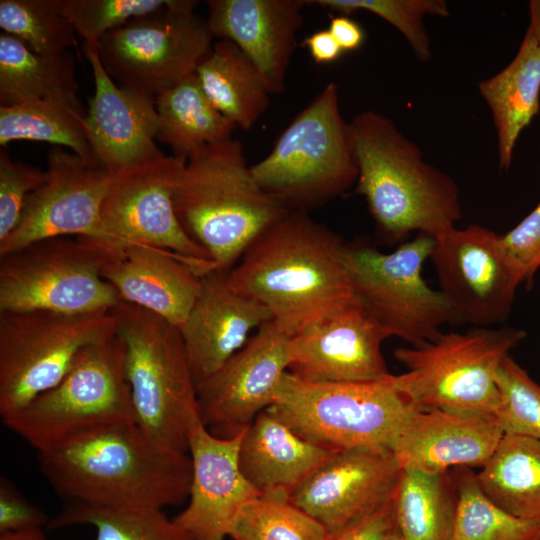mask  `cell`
I'll return each instance as SVG.
<instances>
[{
	"mask_svg": "<svg viewBox=\"0 0 540 540\" xmlns=\"http://www.w3.org/2000/svg\"><path fill=\"white\" fill-rule=\"evenodd\" d=\"M0 540H47L43 528L0 533Z\"/></svg>",
	"mask_w": 540,
	"mask_h": 540,
	"instance_id": "7dc6e473",
	"label": "cell"
},
{
	"mask_svg": "<svg viewBox=\"0 0 540 540\" xmlns=\"http://www.w3.org/2000/svg\"><path fill=\"white\" fill-rule=\"evenodd\" d=\"M251 172L289 211L308 212L356 183L358 171L336 83H328L292 119Z\"/></svg>",
	"mask_w": 540,
	"mask_h": 540,
	"instance_id": "ba28073f",
	"label": "cell"
},
{
	"mask_svg": "<svg viewBox=\"0 0 540 540\" xmlns=\"http://www.w3.org/2000/svg\"><path fill=\"white\" fill-rule=\"evenodd\" d=\"M386 335L357 305L291 337L288 371L311 382H369L387 377Z\"/></svg>",
	"mask_w": 540,
	"mask_h": 540,
	"instance_id": "44dd1931",
	"label": "cell"
},
{
	"mask_svg": "<svg viewBox=\"0 0 540 540\" xmlns=\"http://www.w3.org/2000/svg\"><path fill=\"white\" fill-rule=\"evenodd\" d=\"M195 75L212 105L237 128L251 129L270 103V91L250 59L229 40L213 44Z\"/></svg>",
	"mask_w": 540,
	"mask_h": 540,
	"instance_id": "f1b7e54d",
	"label": "cell"
},
{
	"mask_svg": "<svg viewBox=\"0 0 540 540\" xmlns=\"http://www.w3.org/2000/svg\"><path fill=\"white\" fill-rule=\"evenodd\" d=\"M112 245L94 238L62 236L1 255L0 311H110L121 301L101 275Z\"/></svg>",
	"mask_w": 540,
	"mask_h": 540,
	"instance_id": "30bf717a",
	"label": "cell"
},
{
	"mask_svg": "<svg viewBox=\"0 0 540 540\" xmlns=\"http://www.w3.org/2000/svg\"><path fill=\"white\" fill-rule=\"evenodd\" d=\"M483 493L507 513L540 524V442L504 433L476 473Z\"/></svg>",
	"mask_w": 540,
	"mask_h": 540,
	"instance_id": "f546056e",
	"label": "cell"
},
{
	"mask_svg": "<svg viewBox=\"0 0 540 540\" xmlns=\"http://www.w3.org/2000/svg\"><path fill=\"white\" fill-rule=\"evenodd\" d=\"M305 5L304 0H209L206 21L214 37L233 42L250 59L271 94H280Z\"/></svg>",
	"mask_w": 540,
	"mask_h": 540,
	"instance_id": "603a6c76",
	"label": "cell"
},
{
	"mask_svg": "<svg viewBox=\"0 0 540 540\" xmlns=\"http://www.w3.org/2000/svg\"><path fill=\"white\" fill-rule=\"evenodd\" d=\"M244 431L231 438H220L207 429L199 416L190 426L189 503L173 519L193 540H224L240 509L261 495L240 468L239 449Z\"/></svg>",
	"mask_w": 540,
	"mask_h": 540,
	"instance_id": "d6986e66",
	"label": "cell"
},
{
	"mask_svg": "<svg viewBox=\"0 0 540 540\" xmlns=\"http://www.w3.org/2000/svg\"><path fill=\"white\" fill-rule=\"evenodd\" d=\"M503 435L495 415L419 410L400 434L392 453L401 470L445 473L452 467L482 468Z\"/></svg>",
	"mask_w": 540,
	"mask_h": 540,
	"instance_id": "d4e9b609",
	"label": "cell"
},
{
	"mask_svg": "<svg viewBox=\"0 0 540 540\" xmlns=\"http://www.w3.org/2000/svg\"><path fill=\"white\" fill-rule=\"evenodd\" d=\"M539 154H540V143H539Z\"/></svg>",
	"mask_w": 540,
	"mask_h": 540,
	"instance_id": "f907efd6",
	"label": "cell"
},
{
	"mask_svg": "<svg viewBox=\"0 0 540 540\" xmlns=\"http://www.w3.org/2000/svg\"><path fill=\"white\" fill-rule=\"evenodd\" d=\"M48 178L47 170L13 160L0 151V242L16 228L28 197Z\"/></svg>",
	"mask_w": 540,
	"mask_h": 540,
	"instance_id": "60d3db41",
	"label": "cell"
},
{
	"mask_svg": "<svg viewBox=\"0 0 540 540\" xmlns=\"http://www.w3.org/2000/svg\"><path fill=\"white\" fill-rule=\"evenodd\" d=\"M389 540H405L397 530Z\"/></svg>",
	"mask_w": 540,
	"mask_h": 540,
	"instance_id": "681fc988",
	"label": "cell"
},
{
	"mask_svg": "<svg viewBox=\"0 0 540 540\" xmlns=\"http://www.w3.org/2000/svg\"><path fill=\"white\" fill-rule=\"evenodd\" d=\"M173 205L188 236L228 273L265 229L289 212L256 182L242 144L233 138L207 145L181 166Z\"/></svg>",
	"mask_w": 540,
	"mask_h": 540,
	"instance_id": "277c9868",
	"label": "cell"
},
{
	"mask_svg": "<svg viewBox=\"0 0 540 540\" xmlns=\"http://www.w3.org/2000/svg\"><path fill=\"white\" fill-rule=\"evenodd\" d=\"M184 162L162 155L113 174L101 207L102 226L112 243L156 247L213 265L174 209V182Z\"/></svg>",
	"mask_w": 540,
	"mask_h": 540,
	"instance_id": "9a60e30c",
	"label": "cell"
},
{
	"mask_svg": "<svg viewBox=\"0 0 540 540\" xmlns=\"http://www.w3.org/2000/svg\"><path fill=\"white\" fill-rule=\"evenodd\" d=\"M117 332L113 312L0 311V415L54 387L79 352Z\"/></svg>",
	"mask_w": 540,
	"mask_h": 540,
	"instance_id": "7c38bea8",
	"label": "cell"
},
{
	"mask_svg": "<svg viewBox=\"0 0 540 540\" xmlns=\"http://www.w3.org/2000/svg\"><path fill=\"white\" fill-rule=\"evenodd\" d=\"M213 265L146 245H112L101 275L122 301L182 328Z\"/></svg>",
	"mask_w": 540,
	"mask_h": 540,
	"instance_id": "7402d4cb",
	"label": "cell"
},
{
	"mask_svg": "<svg viewBox=\"0 0 540 540\" xmlns=\"http://www.w3.org/2000/svg\"><path fill=\"white\" fill-rule=\"evenodd\" d=\"M291 337L271 320L218 371L196 387L199 417L220 438L244 431L274 402L288 371Z\"/></svg>",
	"mask_w": 540,
	"mask_h": 540,
	"instance_id": "e0dca14e",
	"label": "cell"
},
{
	"mask_svg": "<svg viewBox=\"0 0 540 540\" xmlns=\"http://www.w3.org/2000/svg\"><path fill=\"white\" fill-rule=\"evenodd\" d=\"M97 47L84 45L95 86L85 128L96 163L114 174L164 154L155 143L159 128L155 97L116 84Z\"/></svg>",
	"mask_w": 540,
	"mask_h": 540,
	"instance_id": "ffe728a7",
	"label": "cell"
},
{
	"mask_svg": "<svg viewBox=\"0 0 540 540\" xmlns=\"http://www.w3.org/2000/svg\"><path fill=\"white\" fill-rule=\"evenodd\" d=\"M195 0H172L156 13L108 32L98 43L100 61L118 85L153 97L196 72L214 36L195 15Z\"/></svg>",
	"mask_w": 540,
	"mask_h": 540,
	"instance_id": "4fadbf2b",
	"label": "cell"
},
{
	"mask_svg": "<svg viewBox=\"0 0 540 540\" xmlns=\"http://www.w3.org/2000/svg\"><path fill=\"white\" fill-rule=\"evenodd\" d=\"M90 525L95 540H193L162 509H118L69 502L47 527Z\"/></svg>",
	"mask_w": 540,
	"mask_h": 540,
	"instance_id": "836d02e7",
	"label": "cell"
},
{
	"mask_svg": "<svg viewBox=\"0 0 540 540\" xmlns=\"http://www.w3.org/2000/svg\"><path fill=\"white\" fill-rule=\"evenodd\" d=\"M394 501L398 531L405 540H450L457 490L447 472L401 470Z\"/></svg>",
	"mask_w": 540,
	"mask_h": 540,
	"instance_id": "1f68e13d",
	"label": "cell"
},
{
	"mask_svg": "<svg viewBox=\"0 0 540 540\" xmlns=\"http://www.w3.org/2000/svg\"><path fill=\"white\" fill-rule=\"evenodd\" d=\"M271 319L266 307L230 286L227 273L204 274L199 294L180 329L196 387L247 343L254 328Z\"/></svg>",
	"mask_w": 540,
	"mask_h": 540,
	"instance_id": "cb8c5ba5",
	"label": "cell"
},
{
	"mask_svg": "<svg viewBox=\"0 0 540 540\" xmlns=\"http://www.w3.org/2000/svg\"><path fill=\"white\" fill-rule=\"evenodd\" d=\"M78 89L70 52L38 53L12 35H0V106L50 100L83 110Z\"/></svg>",
	"mask_w": 540,
	"mask_h": 540,
	"instance_id": "83f0119b",
	"label": "cell"
},
{
	"mask_svg": "<svg viewBox=\"0 0 540 540\" xmlns=\"http://www.w3.org/2000/svg\"><path fill=\"white\" fill-rule=\"evenodd\" d=\"M328 30L343 52L359 49L365 40V32L361 25L348 15L340 14L331 17Z\"/></svg>",
	"mask_w": 540,
	"mask_h": 540,
	"instance_id": "f6af8a7d",
	"label": "cell"
},
{
	"mask_svg": "<svg viewBox=\"0 0 540 540\" xmlns=\"http://www.w3.org/2000/svg\"><path fill=\"white\" fill-rule=\"evenodd\" d=\"M457 511L450 540H540V524L517 518L495 505L470 468L453 479Z\"/></svg>",
	"mask_w": 540,
	"mask_h": 540,
	"instance_id": "e575fe53",
	"label": "cell"
},
{
	"mask_svg": "<svg viewBox=\"0 0 540 540\" xmlns=\"http://www.w3.org/2000/svg\"><path fill=\"white\" fill-rule=\"evenodd\" d=\"M172 0H56L84 45L98 46L108 32L167 8Z\"/></svg>",
	"mask_w": 540,
	"mask_h": 540,
	"instance_id": "ab89813d",
	"label": "cell"
},
{
	"mask_svg": "<svg viewBox=\"0 0 540 540\" xmlns=\"http://www.w3.org/2000/svg\"><path fill=\"white\" fill-rule=\"evenodd\" d=\"M47 160L48 178L28 197L18 225L0 242V256L53 237L112 243L102 226L101 207L113 174L58 146L48 151Z\"/></svg>",
	"mask_w": 540,
	"mask_h": 540,
	"instance_id": "2e32d148",
	"label": "cell"
},
{
	"mask_svg": "<svg viewBox=\"0 0 540 540\" xmlns=\"http://www.w3.org/2000/svg\"><path fill=\"white\" fill-rule=\"evenodd\" d=\"M430 258L440 291L458 320L476 327L505 321L524 279L500 235L479 225L454 227L435 238Z\"/></svg>",
	"mask_w": 540,
	"mask_h": 540,
	"instance_id": "5bb4252c",
	"label": "cell"
},
{
	"mask_svg": "<svg viewBox=\"0 0 540 540\" xmlns=\"http://www.w3.org/2000/svg\"><path fill=\"white\" fill-rule=\"evenodd\" d=\"M52 488L69 502L118 509H162L188 496V453L168 450L137 423L108 426L38 453Z\"/></svg>",
	"mask_w": 540,
	"mask_h": 540,
	"instance_id": "7a4b0ae2",
	"label": "cell"
},
{
	"mask_svg": "<svg viewBox=\"0 0 540 540\" xmlns=\"http://www.w3.org/2000/svg\"><path fill=\"white\" fill-rule=\"evenodd\" d=\"M400 474L392 452L339 450L293 488L289 499L330 535L387 503Z\"/></svg>",
	"mask_w": 540,
	"mask_h": 540,
	"instance_id": "ac0fdd59",
	"label": "cell"
},
{
	"mask_svg": "<svg viewBox=\"0 0 540 540\" xmlns=\"http://www.w3.org/2000/svg\"><path fill=\"white\" fill-rule=\"evenodd\" d=\"M529 25L537 42L540 45V0H531L529 2Z\"/></svg>",
	"mask_w": 540,
	"mask_h": 540,
	"instance_id": "c3c4849f",
	"label": "cell"
},
{
	"mask_svg": "<svg viewBox=\"0 0 540 540\" xmlns=\"http://www.w3.org/2000/svg\"><path fill=\"white\" fill-rule=\"evenodd\" d=\"M397 530L393 496L379 509L328 535L327 540H389Z\"/></svg>",
	"mask_w": 540,
	"mask_h": 540,
	"instance_id": "ee69618b",
	"label": "cell"
},
{
	"mask_svg": "<svg viewBox=\"0 0 540 540\" xmlns=\"http://www.w3.org/2000/svg\"><path fill=\"white\" fill-rule=\"evenodd\" d=\"M228 536L233 540H327L315 519L294 505L289 494H261L245 504L234 518Z\"/></svg>",
	"mask_w": 540,
	"mask_h": 540,
	"instance_id": "d590c367",
	"label": "cell"
},
{
	"mask_svg": "<svg viewBox=\"0 0 540 540\" xmlns=\"http://www.w3.org/2000/svg\"><path fill=\"white\" fill-rule=\"evenodd\" d=\"M333 452L303 439L264 410L243 433L239 464L260 494H289Z\"/></svg>",
	"mask_w": 540,
	"mask_h": 540,
	"instance_id": "484cf974",
	"label": "cell"
},
{
	"mask_svg": "<svg viewBox=\"0 0 540 540\" xmlns=\"http://www.w3.org/2000/svg\"><path fill=\"white\" fill-rule=\"evenodd\" d=\"M348 136L358 171L356 192L388 240L414 231L436 238L456 227L462 218L457 183L426 162L390 117L360 112L348 122Z\"/></svg>",
	"mask_w": 540,
	"mask_h": 540,
	"instance_id": "3957f363",
	"label": "cell"
},
{
	"mask_svg": "<svg viewBox=\"0 0 540 540\" xmlns=\"http://www.w3.org/2000/svg\"><path fill=\"white\" fill-rule=\"evenodd\" d=\"M155 106L159 118L156 140L185 161L207 145L232 138L237 128L212 105L195 73L156 96Z\"/></svg>",
	"mask_w": 540,
	"mask_h": 540,
	"instance_id": "4dcf8cb0",
	"label": "cell"
},
{
	"mask_svg": "<svg viewBox=\"0 0 540 540\" xmlns=\"http://www.w3.org/2000/svg\"><path fill=\"white\" fill-rule=\"evenodd\" d=\"M502 247L524 281L540 268V202L514 228L500 235Z\"/></svg>",
	"mask_w": 540,
	"mask_h": 540,
	"instance_id": "b9f144b4",
	"label": "cell"
},
{
	"mask_svg": "<svg viewBox=\"0 0 540 540\" xmlns=\"http://www.w3.org/2000/svg\"><path fill=\"white\" fill-rule=\"evenodd\" d=\"M111 311L125 343V372L137 425L162 447L188 453L189 429L199 412L180 329L122 300Z\"/></svg>",
	"mask_w": 540,
	"mask_h": 540,
	"instance_id": "52a82bcc",
	"label": "cell"
},
{
	"mask_svg": "<svg viewBox=\"0 0 540 540\" xmlns=\"http://www.w3.org/2000/svg\"><path fill=\"white\" fill-rule=\"evenodd\" d=\"M435 243L434 237L419 233L390 253L344 244L342 261L356 297L387 338L418 346L434 340L442 325L458 320L441 291L422 276Z\"/></svg>",
	"mask_w": 540,
	"mask_h": 540,
	"instance_id": "8fae6325",
	"label": "cell"
},
{
	"mask_svg": "<svg viewBox=\"0 0 540 540\" xmlns=\"http://www.w3.org/2000/svg\"><path fill=\"white\" fill-rule=\"evenodd\" d=\"M50 519L5 477L0 480V533L43 528Z\"/></svg>",
	"mask_w": 540,
	"mask_h": 540,
	"instance_id": "7bdbcfd3",
	"label": "cell"
},
{
	"mask_svg": "<svg viewBox=\"0 0 540 540\" xmlns=\"http://www.w3.org/2000/svg\"><path fill=\"white\" fill-rule=\"evenodd\" d=\"M0 27L38 53L61 54L78 44L75 29L56 0H1Z\"/></svg>",
	"mask_w": 540,
	"mask_h": 540,
	"instance_id": "8d00e7d4",
	"label": "cell"
},
{
	"mask_svg": "<svg viewBox=\"0 0 540 540\" xmlns=\"http://www.w3.org/2000/svg\"><path fill=\"white\" fill-rule=\"evenodd\" d=\"M344 243L307 211H289L246 249L227 273L230 286L266 307L293 337L360 305L342 261Z\"/></svg>",
	"mask_w": 540,
	"mask_h": 540,
	"instance_id": "6da1fadb",
	"label": "cell"
},
{
	"mask_svg": "<svg viewBox=\"0 0 540 540\" xmlns=\"http://www.w3.org/2000/svg\"><path fill=\"white\" fill-rule=\"evenodd\" d=\"M496 384L499 405L495 416L504 433L540 442V384L511 355L500 364Z\"/></svg>",
	"mask_w": 540,
	"mask_h": 540,
	"instance_id": "f35d334b",
	"label": "cell"
},
{
	"mask_svg": "<svg viewBox=\"0 0 540 540\" xmlns=\"http://www.w3.org/2000/svg\"><path fill=\"white\" fill-rule=\"evenodd\" d=\"M525 337L521 329L474 326L440 333L418 346L398 347L394 358L407 371L394 375V382L420 410L495 415L498 368Z\"/></svg>",
	"mask_w": 540,
	"mask_h": 540,
	"instance_id": "9c48e42d",
	"label": "cell"
},
{
	"mask_svg": "<svg viewBox=\"0 0 540 540\" xmlns=\"http://www.w3.org/2000/svg\"><path fill=\"white\" fill-rule=\"evenodd\" d=\"M478 90L492 115L499 168L507 171L520 134L540 110V45L528 27L514 58Z\"/></svg>",
	"mask_w": 540,
	"mask_h": 540,
	"instance_id": "4316f807",
	"label": "cell"
},
{
	"mask_svg": "<svg viewBox=\"0 0 540 540\" xmlns=\"http://www.w3.org/2000/svg\"><path fill=\"white\" fill-rule=\"evenodd\" d=\"M331 11L348 15L366 11L382 18L396 28L421 62L432 57L431 41L424 24L426 16L447 17L450 14L444 0H307Z\"/></svg>",
	"mask_w": 540,
	"mask_h": 540,
	"instance_id": "74e56055",
	"label": "cell"
},
{
	"mask_svg": "<svg viewBox=\"0 0 540 540\" xmlns=\"http://www.w3.org/2000/svg\"><path fill=\"white\" fill-rule=\"evenodd\" d=\"M86 113L50 100H30L0 106V145L13 141L47 142L69 148L90 164L92 155L85 128Z\"/></svg>",
	"mask_w": 540,
	"mask_h": 540,
	"instance_id": "d6a6232c",
	"label": "cell"
},
{
	"mask_svg": "<svg viewBox=\"0 0 540 540\" xmlns=\"http://www.w3.org/2000/svg\"><path fill=\"white\" fill-rule=\"evenodd\" d=\"M302 46L309 50L312 59L318 64L332 63L344 53L328 29L308 35L303 40Z\"/></svg>",
	"mask_w": 540,
	"mask_h": 540,
	"instance_id": "bcb514c9",
	"label": "cell"
},
{
	"mask_svg": "<svg viewBox=\"0 0 540 540\" xmlns=\"http://www.w3.org/2000/svg\"><path fill=\"white\" fill-rule=\"evenodd\" d=\"M2 421L38 453L108 426L136 423L121 336L84 347L59 383Z\"/></svg>",
	"mask_w": 540,
	"mask_h": 540,
	"instance_id": "8992f818",
	"label": "cell"
},
{
	"mask_svg": "<svg viewBox=\"0 0 540 540\" xmlns=\"http://www.w3.org/2000/svg\"><path fill=\"white\" fill-rule=\"evenodd\" d=\"M266 410L323 448L392 452L420 409L392 374L369 382H311L287 371Z\"/></svg>",
	"mask_w": 540,
	"mask_h": 540,
	"instance_id": "5b68a950",
	"label": "cell"
}]
</instances>
